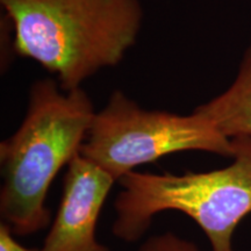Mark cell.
Wrapping results in <instances>:
<instances>
[{"instance_id": "1", "label": "cell", "mask_w": 251, "mask_h": 251, "mask_svg": "<svg viewBox=\"0 0 251 251\" xmlns=\"http://www.w3.org/2000/svg\"><path fill=\"white\" fill-rule=\"evenodd\" d=\"M17 56L54 75L62 89H79L133 48L143 23L140 0H0Z\"/></svg>"}, {"instance_id": "2", "label": "cell", "mask_w": 251, "mask_h": 251, "mask_svg": "<svg viewBox=\"0 0 251 251\" xmlns=\"http://www.w3.org/2000/svg\"><path fill=\"white\" fill-rule=\"evenodd\" d=\"M94 115L81 87L67 91L55 78L31 84L23 122L0 143V216L14 235L35 234L49 224L50 185L80 152Z\"/></svg>"}, {"instance_id": "3", "label": "cell", "mask_w": 251, "mask_h": 251, "mask_svg": "<svg viewBox=\"0 0 251 251\" xmlns=\"http://www.w3.org/2000/svg\"><path fill=\"white\" fill-rule=\"evenodd\" d=\"M231 143V163L222 169L183 175L131 171L121 177L113 235L137 242L157 214L177 211L201 228L212 251H234L235 229L251 214V137H233Z\"/></svg>"}, {"instance_id": "4", "label": "cell", "mask_w": 251, "mask_h": 251, "mask_svg": "<svg viewBox=\"0 0 251 251\" xmlns=\"http://www.w3.org/2000/svg\"><path fill=\"white\" fill-rule=\"evenodd\" d=\"M181 151H206L231 158V139L197 113L180 115L142 108L120 90L96 112L80 155L114 178Z\"/></svg>"}, {"instance_id": "5", "label": "cell", "mask_w": 251, "mask_h": 251, "mask_svg": "<svg viewBox=\"0 0 251 251\" xmlns=\"http://www.w3.org/2000/svg\"><path fill=\"white\" fill-rule=\"evenodd\" d=\"M117 180L80 153L67 166L56 216L41 251H109L97 240L101 208Z\"/></svg>"}, {"instance_id": "6", "label": "cell", "mask_w": 251, "mask_h": 251, "mask_svg": "<svg viewBox=\"0 0 251 251\" xmlns=\"http://www.w3.org/2000/svg\"><path fill=\"white\" fill-rule=\"evenodd\" d=\"M228 139L251 137V40L227 90L194 108Z\"/></svg>"}, {"instance_id": "7", "label": "cell", "mask_w": 251, "mask_h": 251, "mask_svg": "<svg viewBox=\"0 0 251 251\" xmlns=\"http://www.w3.org/2000/svg\"><path fill=\"white\" fill-rule=\"evenodd\" d=\"M139 251H201L196 244L172 233L149 237Z\"/></svg>"}, {"instance_id": "8", "label": "cell", "mask_w": 251, "mask_h": 251, "mask_svg": "<svg viewBox=\"0 0 251 251\" xmlns=\"http://www.w3.org/2000/svg\"><path fill=\"white\" fill-rule=\"evenodd\" d=\"M0 251H41L35 249H29L21 246L14 238L13 231L7 225L1 222L0 225Z\"/></svg>"}]
</instances>
